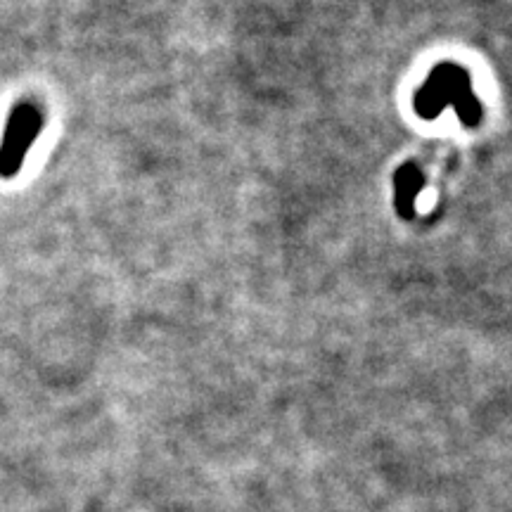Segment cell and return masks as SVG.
Masks as SVG:
<instances>
[{"label":"cell","mask_w":512,"mask_h":512,"mask_svg":"<svg viewBox=\"0 0 512 512\" xmlns=\"http://www.w3.org/2000/svg\"><path fill=\"white\" fill-rule=\"evenodd\" d=\"M446 107L456 110L465 128H477L484 119V105L472 91L470 72L453 62L437 64L413 95V110L425 121L439 119Z\"/></svg>","instance_id":"6da1fadb"},{"label":"cell","mask_w":512,"mask_h":512,"mask_svg":"<svg viewBox=\"0 0 512 512\" xmlns=\"http://www.w3.org/2000/svg\"><path fill=\"white\" fill-rule=\"evenodd\" d=\"M43 131V112L34 102H19L12 110L8 126H5L3 143H0V178H12L19 174L34 140Z\"/></svg>","instance_id":"7a4b0ae2"},{"label":"cell","mask_w":512,"mask_h":512,"mask_svg":"<svg viewBox=\"0 0 512 512\" xmlns=\"http://www.w3.org/2000/svg\"><path fill=\"white\" fill-rule=\"evenodd\" d=\"M422 190H425V174L418 164L406 162L394 171V209L399 219H415V204Z\"/></svg>","instance_id":"3957f363"}]
</instances>
